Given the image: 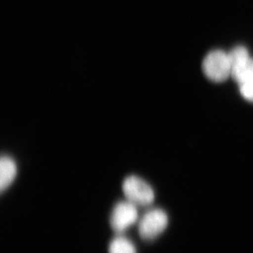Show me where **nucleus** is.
I'll return each mask as SVG.
<instances>
[{
	"instance_id": "1a4fd4ad",
	"label": "nucleus",
	"mask_w": 253,
	"mask_h": 253,
	"mask_svg": "<svg viewBox=\"0 0 253 253\" xmlns=\"http://www.w3.org/2000/svg\"><path fill=\"white\" fill-rule=\"evenodd\" d=\"M240 92L245 99L253 103V81L240 84Z\"/></svg>"
},
{
	"instance_id": "20e7f679",
	"label": "nucleus",
	"mask_w": 253,
	"mask_h": 253,
	"mask_svg": "<svg viewBox=\"0 0 253 253\" xmlns=\"http://www.w3.org/2000/svg\"><path fill=\"white\" fill-rule=\"evenodd\" d=\"M138 219L136 206L129 202H122L115 206L110 218L111 226L117 233H122L135 223Z\"/></svg>"
},
{
	"instance_id": "7ed1b4c3",
	"label": "nucleus",
	"mask_w": 253,
	"mask_h": 253,
	"mask_svg": "<svg viewBox=\"0 0 253 253\" xmlns=\"http://www.w3.org/2000/svg\"><path fill=\"white\" fill-rule=\"evenodd\" d=\"M168 225V216L164 211L154 209L146 213L139 224V233L141 238L152 240L160 235Z\"/></svg>"
},
{
	"instance_id": "f257e3e1",
	"label": "nucleus",
	"mask_w": 253,
	"mask_h": 253,
	"mask_svg": "<svg viewBox=\"0 0 253 253\" xmlns=\"http://www.w3.org/2000/svg\"><path fill=\"white\" fill-rule=\"evenodd\" d=\"M122 190L128 202L135 206L150 205L155 198L152 187L143 179L134 175L125 179Z\"/></svg>"
},
{
	"instance_id": "6e6552de",
	"label": "nucleus",
	"mask_w": 253,
	"mask_h": 253,
	"mask_svg": "<svg viewBox=\"0 0 253 253\" xmlns=\"http://www.w3.org/2000/svg\"><path fill=\"white\" fill-rule=\"evenodd\" d=\"M229 57V62L231 64V67H233L234 64H236L237 62L243 61V60L247 59L249 57V53L246 48L243 47V46H239L234 48L230 53L228 54Z\"/></svg>"
},
{
	"instance_id": "f03ea898",
	"label": "nucleus",
	"mask_w": 253,
	"mask_h": 253,
	"mask_svg": "<svg viewBox=\"0 0 253 253\" xmlns=\"http://www.w3.org/2000/svg\"><path fill=\"white\" fill-rule=\"evenodd\" d=\"M203 68L207 77L214 82H225L231 74L229 57L223 51H213L208 53L203 61Z\"/></svg>"
},
{
	"instance_id": "423d86ee",
	"label": "nucleus",
	"mask_w": 253,
	"mask_h": 253,
	"mask_svg": "<svg viewBox=\"0 0 253 253\" xmlns=\"http://www.w3.org/2000/svg\"><path fill=\"white\" fill-rule=\"evenodd\" d=\"M231 75L235 82L240 84L253 81V59H247L237 62L232 67Z\"/></svg>"
},
{
	"instance_id": "39448f33",
	"label": "nucleus",
	"mask_w": 253,
	"mask_h": 253,
	"mask_svg": "<svg viewBox=\"0 0 253 253\" xmlns=\"http://www.w3.org/2000/svg\"><path fill=\"white\" fill-rule=\"evenodd\" d=\"M17 168L15 161L8 156H2L0 162V189L4 191L11 185L17 175Z\"/></svg>"
},
{
	"instance_id": "0eeeda50",
	"label": "nucleus",
	"mask_w": 253,
	"mask_h": 253,
	"mask_svg": "<svg viewBox=\"0 0 253 253\" xmlns=\"http://www.w3.org/2000/svg\"><path fill=\"white\" fill-rule=\"evenodd\" d=\"M108 253H137V251L131 242L126 238L119 237L111 242Z\"/></svg>"
}]
</instances>
